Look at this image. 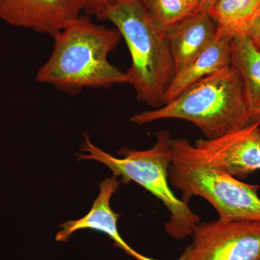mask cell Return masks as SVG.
<instances>
[{
  "instance_id": "10",
  "label": "cell",
  "mask_w": 260,
  "mask_h": 260,
  "mask_svg": "<svg viewBox=\"0 0 260 260\" xmlns=\"http://www.w3.org/2000/svg\"><path fill=\"white\" fill-rule=\"evenodd\" d=\"M175 74L187 66L209 45L217 25L208 11H198L167 30Z\"/></svg>"
},
{
  "instance_id": "16",
  "label": "cell",
  "mask_w": 260,
  "mask_h": 260,
  "mask_svg": "<svg viewBox=\"0 0 260 260\" xmlns=\"http://www.w3.org/2000/svg\"><path fill=\"white\" fill-rule=\"evenodd\" d=\"M246 37L250 39L254 47L260 51V16L252 24Z\"/></svg>"
},
{
  "instance_id": "17",
  "label": "cell",
  "mask_w": 260,
  "mask_h": 260,
  "mask_svg": "<svg viewBox=\"0 0 260 260\" xmlns=\"http://www.w3.org/2000/svg\"><path fill=\"white\" fill-rule=\"evenodd\" d=\"M217 0H201V3H200V5L199 8H198V11H210V10L211 9L212 7L215 5V3H216Z\"/></svg>"
},
{
  "instance_id": "3",
  "label": "cell",
  "mask_w": 260,
  "mask_h": 260,
  "mask_svg": "<svg viewBox=\"0 0 260 260\" xmlns=\"http://www.w3.org/2000/svg\"><path fill=\"white\" fill-rule=\"evenodd\" d=\"M167 119L192 123L206 139L218 138L254 121L232 66L205 77L161 107L132 116L130 121L142 125Z\"/></svg>"
},
{
  "instance_id": "15",
  "label": "cell",
  "mask_w": 260,
  "mask_h": 260,
  "mask_svg": "<svg viewBox=\"0 0 260 260\" xmlns=\"http://www.w3.org/2000/svg\"><path fill=\"white\" fill-rule=\"evenodd\" d=\"M83 11L103 20L108 8L116 0H80Z\"/></svg>"
},
{
  "instance_id": "12",
  "label": "cell",
  "mask_w": 260,
  "mask_h": 260,
  "mask_svg": "<svg viewBox=\"0 0 260 260\" xmlns=\"http://www.w3.org/2000/svg\"><path fill=\"white\" fill-rule=\"evenodd\" d=\"M232 68L242 85L253 121L260 117V51L246 36L234 38Z\"/></svg>"
},
{
  "instance_id": "9",
  "label": "cell",
  "mask_w": 260,
  "mask_h": 260,
  "mask_svg": "<svg viewBox=\"0 0 260 260\" xmlns=\"http://www.w3.org/2000/svg\"><path fill=\"white\" fill-rule=\"evenodd\" d=\"M120 181L114 176L103 181L101 183L100 192L90 212L79 220H71L59 225L61 229L56 234V240L65 242L77 231L91 229L107 234L114 241L116 246L136 260H155L137 252L123 240L119 234L117 229L118 215L110 206L111 198L117 190Z\"/></svg>"
},
{
  "instance_id": "6",
  "label": "cell",
  "mask_w": 260,
  "mask_h": 260,
  "mask_svg": "<svg viewBox=\"0 0 260 260\" xmlns=\"http://www.w3.org/2000/svg\"><path fill=\"white\" fill-rule=\"evenodd\" d=\"M181 260H260V221L199 223Z\"/></svg>"
},
{
  "instance_id": "2",
  "label": "cell",
  "mask_w": 260,
  "mask_h": 260,
  "mask_svg": "<svg viewBox=\"0 0 260 260\" xmlns=\"http://www.w3.org/2000/svg\"><path fill=\"white\" fill-rule=\"evenodd\" d=\"M103 20L110 21L125 41L132 61L125 73L126 79L138 101L153 108L161 107L175 75L165 31L140 0H116Z\"/></svg>"
},
{
  "instance_id": "13",
  "label": "cell",
  "mask_w": 260,
  "mask_h": 260,
  "mask_svg": "<svg viewBox=\"0 0 260 260\" xmlns=\"http://www.w3.org/2000/svg\"><path fill=\"white\" fill-rule=\"evenodd\" d=\"M209 13L217 31L233 39L242 37L260 16V0H217Z\"/></svg>"
},
{
  "instance_id": "8",
  "label": "cell",
  "mask_w": 260,
  "mask_h": 260,
  "mask_svg": "<svg viewBox=\"0 0 260 260\" xmlns=\"http://www.w3.org/2000/svg\"><path fill=\"white\" fill-rule=\"evenodd\" d=\"M80 0H0V18L54 38L81 16Z\"/></svg>"
},
{
  "instance_id": "1",
  "label": "cell",
  "mask_w": 260,
  "mask_h": 260,
  "mask_svg": "<svg viewBox=\"0 0 260 260\" xmlns=\"http://www.w3.org/2000/svg\"><path fill=\"white\" fill-rule=\"evenodd\" d=\"M53 39L51 55L37 74L39 83L70 95L84 88L127 83L125 73L108 59L120 42L117 29L98 25L81 15Z\"/></svg>"
},
{
  "instance_id": "14",
  "label": "cell",
  "mask_w": 260,
  "mask_h": 260,
  "mask_svg": "<svg viewBox=\"0 0 260 260\" xmlns=\"http://www.w3.org/2000/svg\"><path fill=\"white\" fill-rule=\"evenodd\" d=\"M145 6L156 25L165 32L195 13L186 0H148Z\"/></svg>"
},
{
  "instance_id": "5",
  "label": "cell",
  "mask_w": 260,
  "mask_h": 260,
  "mask_svg": "<svg viewBox=\"0 0 260 260\" xmlns=\"http://www.w3.org/2000/svg\"><path fill=\"white\" fill-rule=\"evenodd\" d=\"M156 141L145 150L123 148L118 153L123 158H114L85 138L78 160H93L107 166L113 176L121 177L124 184L135 181L158 198L170 213L165 223L166 232L177 240L192 235L200 219L187 204L177 197L169 185V169L172 160V136L167 131L155 134Z\"/></svg>"
},
{
  "instance_id": "18",
  "label": "cell",
  "mask_w": 260,
  "mask_h": 260,
  "mask_svg": "<svg viewBox=\"0 0 260 260\" xmlns=\"http://www.w3.org/2000/svg\"><path fill=\"white\" fill-rule=\"evenodd\" d=\"M186 1L187 2L188 4L190 5L194 12H197L199 8L200 3H201V0H186Z\"/></svg>"
},
{
  "instance_id": "20",
  "label": "cell",
  "mask_w": 260,
  "mask_h": 260,
  "mask_svg": "<svg viewBox=\"0 0 260 260\" xmlns=\"http://www.w3.org/2000/svg\"><path fill=\"white\" fill-rule=\"evenodd\" d=\"M140 1L143 2V3H144L145 5H146L147 1L148 0H140Z\"/></svg>"
},
{
  "instance_id": "19",
  "label": "cell",
  "mask_w": 260,
  "mask_h": 260,
  "mask_svg": "<svg viewBox=\"0 0 260 260\" xmlns=\"http://www.w3.org/2000/svg\"><path fill=\"white\" fill-rule=\"evenodd\" d=\"M256 121H257L258 122H259V131H260V117L258 118V119H256Z\"/></svg>"
},
{
  "instance_id": "7",
  "label": "cell",
  "mask_w": 260,
  "mask_h": 260,
  "mask_svg": "<svg viewBox=\"0 0 260 260\" xmlns=\"http://www.w3.org/2000/svg\"><path fill=\"white\" fill-rule=\"evenodd\" d=\"M194 146L212 167L235 178L245 177L260 170L259 122L215 139H199Z\"/></svg>"
},
{
  "instance_id": "4",
  "label": "cell",
  "mask_w": 260,
  "mask_h": 260,
  "mask_svg": "<svg viewBox=\"0 0 260 260\" xmlns=\"http://www.w3.org/2000/svg\"><path fill=\"white\" fill-rule=\"evenodd\" d=\"M171 148L169 180L181 191L184 203L201 197L213 205L220 220L260 221L259 186L246 184L212 167L186 139L172 138Z\"/></svg>"
},
{
  "instance_id": "11",
  "label": "cell",
  "mask_w": 260,
  "mask_h": 260,
  "mask_svg": "<svg viewBox=\"0 0 260 260\" xmlns=\"http://www.w3.org/2000/svg\"><path fill=\"white\" fill-rule=\"evenodd\" d=\"M232 39L217 31L209 45L184 69L174 75L162 98V105L205 77L231 67Z\"/></svg>"
}]
</instances>
